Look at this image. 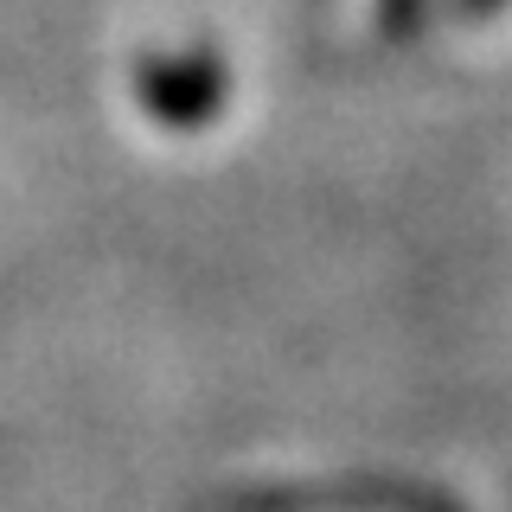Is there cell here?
<instances>
[{
	"label": "cell",
	"mask_w": 512,
	"mask_h": 512,
	"mask_svg": "<svg viewBox=\"0 0 512 512\" xmlns=\"http://www.w3.org/2000/svg\"><path fill=\"white\" fill-rule=\"evenodd\" d=\"M212 96H218V71L205 58L148 71V109H160V116H180V122L212 116Z\"/></svg>",
	"instance_id": "1"
}]
</instances>
